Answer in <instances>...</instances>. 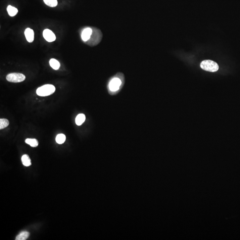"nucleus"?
<instances>
[{
    "label": "nucleus",
    "mask_w": 240,
    "mask_h": 240,
    "mask_svg": "<svg viewBox=\"0 0 240 240\" xmlns=\"http://www.w3.org/2000/svg\"><path fill=\"white\" fill-rule=\"evenodd\" d=\"M124 75L122 73H118L109 80L108 83L109 90L111 92L118 91L124 83Z\"/></svg>",
    "instance_id": "obj_1"
},
{
    "label": "nucleus",
    "mask_w": 240,
    "mask_h": 240,
    "mask_svg": "<svg viewBox=\"0 0 240 240\" xmlns=\"http://www.w3.org/2000/svg\"><path fill=\"white\" fill-rule=\"evenodd\" d=\"M93 32L90 40L85 42L90 46H94L100 43L102 39L103 34L99 29L92 27Z\"/></svg>",
    "instance_id": "obj_2"
},
{
    "label": "nucleus",
    "mask_w": 240,
    "mask_h": 240,
    "mask_svg": "<svg viewBox=\"0 0 240 240\" xmlns=\"http://www.w3.org/2000/svg\"><path fill=\"white\" fill-rule=\"evenodd\" d=\"M55 90L56 88L54 86L50 84H47L38 88L36 93L38 95L46 97L52 94L55 91Z\"/></svg>",
    "instance_id": "obj_3"
},
{
    "label": "nucleus",
    "mask_w": 240,
    "mask_h": 240,
    "mask_svg": "<svg viewBox=\"0 0 240 240\" xmlns=\"http://www.w3.org/2000/svg\"><path fill=\"white\" fill-rule=\"evenodd\" d=\"M200 66L202 69L209 72H216L219 69L218 64L216 62L209 60L202 61Z\"/></svg>",
    "instance_id": "obj_4"
},
{
    "label": "nucleus",
    "mask_w": 240,
    "mask_h": 240,
    "mask_svg": "<svg viewBox=\"0 0 240 240\" xmlns=\"http://www.w3.org/2000/svg\"><path fill=\"white\" fill-rule=\"evenodd\" d=\"M25 79V76L20 73H11L6 76V80L8 82L13 83H19L23 82Z\"/></svg>",
    "instance_id": "obj_5"
},
{
    "label": "nucleus",
    "mask_w": 240,
    "mask_h": 240,
    "mask_svg": "<svg viewBox=\"0 0 240 240\" xmlns=\"http://www.w3.org/2000/svg\"><path fill=\"white\" fill-rule=\"evenodd\" d=\"M92 32H93L92 27H86L82 29L81 33V38L84 42H86L90 40Z\"/></svg>",
    "instance_id": "obj_6"
},
{
    "label": "nucleus",
    "mask_w": 240,
    "mask_h": 240,
    "mask_svg": "<svg viewBox=\"0 0 240 240\" xmlns=\"http://www.w3.org/2000/svg\"><path fill=\"white\" fill-rule=\"evenodd\" d=\"M43 35L44 39L49 42H54L56 39L54 34L51 30L49 29H46L44 30L43 32Z\"/></svg>",
    "instance_id": "obj_7"
},
{
    "label": "nucleus",
    "mask_w": 240,
    "mask_h": 240,
    "mask_svg": "<svg viewBox=\"0 0 240 240\" xmlns=\"http://www.w3.org/2000/svg\"><path fill=\"white\" fill-rule=\"evenodd\" d=\"M24 35L26 40L29 43L32 42L34 39V30L30 28H27L24 31Z\"/></svg>",
    "instance_id": "obj_8"
},
{
    "label": "nucleus",
    "mask_w": 240,
    "mask_h": 240,
    "mask_svg": "<svg viewBox=\"0 0 240 240\" xmlns=\"http://www.w3.org/2000/svg\"><path fill=\"white\" fill-rule=\"evenodd\" d=\"M86 120V116L83 113L78 114L75 119L76 124L78 126L82 125Z\"/></svg>",
    "instance_id": "obj_9"
},
{
    "label": "nucleus",
    "mask_w": 240,
    "mask_h": 240,
    "mask_svg": "<svg viewBox=\"0 0 240 240\" xmlns=\"http://www.w3.org/2000/svg\"><path fill=\"white\" fill-rule=\"evenodd\" d=\"M21 161L24 166L28 167L31 165V159L29 158V156L27 154H24L21 157Z\"/></svg>",
    "instance_id": "obj_10"
},
{
    "label": "nucleus",
    "mask_w": 240,
    "mask_h": 240,
    "mask_svg": "<svg viewBox=\"0 0 240 240\" xmlns=\"http://www.w3.org/2000/svg\"><path fill=\"white\" fill-rule=\"evenodd\" d=\"M50 64L51 67L55 70H57L60 66V63L55 59H51L50 60Z\"/></svg>",
    "instance_id": "obj_11"
},
{
    "label": "nucleus",
    "mask_w": 240,
    "mask_h": 240,
    "mask_svg": "<svg viewBox=\"0 0 240 240\" xmlns=\"http://www.w3.org/2000/svg\"><path fill=\"white\" fill-rule=\"evenodd\" d=\"M7 10L9 15L10 17L15 16L18 13V10L17 9L12 6H10V5L7 7Z\"/></svg>",
    "instance_id": "obj_12"
},
{
    "label": "nucleus",
    "mask_w": 240,
    "mask_h": 240,
    "mask_svg": "<svg viewBox=\"0 0 240 240\" xmlns=\"http://www.w3.org/2000/svg\"><path fill=\"white\" fill-rule=\"evenodd\" d=\"M29 233L27 231H24L20 233L16 238V240H25L29 238Z\"/></svg>",
    "instance_id": "obj_13"
},
{
    "label": "nucleus",
    "mask_w": 240,
    "mask_h": 240,
    "mask_svg": "<svg viewBox=\"0 0 240 240\" xmlns=\"http://www.w3.org/2000/svg\"><path fill=\"white\" fill-rule=\"evenodd\" d=\"M25 143L30 145L33 147H36L39 145V142L36 139H26L25 141Z\"/></svg>",
    "instance_id": "obj_14"
},
{
    "label": "nucleus",
    "mask_w": 240,
    "mask_h": 240,
    "mask_svg": "<svg viewBox=\"0 0 240 240\" xmlns=\"http://www.w3.org/2000/svg\"><path fill=\"white\" fill-rule=\"evenodd\" d=\"M66 140V137L63 134H59L57 136L56 141L59 144L64 143Z\"/></svg>",
    "instance_id": "obj_15"
},
{
    "label": "nucleus",
    "mask_w": 240,
    "mask_h": 240,
    "mask_svg": "<svg viewBox=\"0 0 240 240\" xmlns=\"http://www.w3.org/2000/svg\"><path fill=\"white\" fill-rule=\"evenodd\" d=\"M44 2L46 5L51 7H54L57 5V0H44Z\"/></svg>",
    "instance_id": "obj_16"
},
{
    "label": "nucleus",
    "mask_w": 240,
    "mask_h": 240,
    "mask_svg": "<svg viewBox=\"0 0 240 240\" xmlns=\"http://www.w3.org/2000/svg\"><path fill=\"white\" fill-rule=\"evenodd\" d=\"M9 125V121L6 119H0V129H4Z\"/></svg>",
    "instance_id": "obj_17"
}]
</instances>
